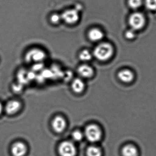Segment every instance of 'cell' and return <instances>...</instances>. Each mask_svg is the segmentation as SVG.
I'll return each instance as SVG.
<instances>
[{"label":"cell","mask_w":156,"mask_h":156,"mask_svg":"<svg viewBox=\"0 0 156 156\" xmlns=\"http://www.w3.org/2000/svg\"><path fill=\"white\" fill-rule=\"evenodd\" d=\"M77 72L79 75L86 78H90L94 74L93 68L86 64H83L78 66Z\"/></svg>","instance_id":"cell-9"},{"label":"cell","mask_w":156,"mask_h":156,"mask_svg":"<svg viewBox=\"0 0 156 156\" xmlns=\"http://www.w3.org/2000/svg\"><path fill=\"white\" fill-rule=\"evenodd\" d=\"M85 136L90 142H96L101 139L102 132L100 128L96 124H90L86 127Z\"/></svg>","instance_id":"cell-4"},{"label":"cell","mask_w":156,"mask_h":156,"mask_svg":"<svg viewBox=\"0 0 156 156\" xmlns=\"http://www.w3.org/2000/svg\"><path fill=\"white\" fill-rule=\"evenodd\" d=\"M72 138L76 141H80L83 139V135L81 131L76 130L72 133Z\"/></svg>","instance_id":"cell-20"},{"label":"cell","mask_w":156,"mask_h":156,"mask_svg":"<svg viewBox=\"0 0 156 156\" xmlns=\"http://www.w3.org/2000/svg\"><path fill=\"white\" fill-rule=\"evenodd\" d=\"M21 108V104L20 101L12 100L8 102L5 107V109L9 115H12L19 112Z\"/></svg>","instance_id":"cell-10"},{"label":"cell","mask_w":156,"mask_h":156,"mask_svg":"<svg viewBox=\"0 0 156 156\" xmlns=\"http://www.w3.org/2000/svg\"><path fill=\"white\" fill-rule=\"evenodd\" d=\"M47 58L45 50L39 47H33L29 49L25 54L24 58L27 63H43Z\"/></svg>","instance_id":"cell-1"},{"label":"cell","mask_w":156,"mask_h":156,"mask_svg":"<svg viewBox=\"0 0 156 156\" xmlns=\"http://www.w3.org/2000/svg\"><path fill=\"white\" fill-rule=\"evenodd\" d=\"M113 48L111 44L107 43L100 44L96 46L93 51V55L100 61H106L113 55Z\"/></svg>","instance_id":"cell-2"},{"label":"cell","mask_w":156,"mask_h":156,"mask_svg":"<svg viewBox=\"0 0 156 156\" xmlns=\"http://www.w3.org/2000/svg\"><path fill=\"white\" fill-rule=\"evenodd\" d=\"M129 22L132 30H138L143 28L146 23V20L143 14L140 12H135L129 17Z\"/></svg>","instance_id":"cell-5"},{"label":"cell","mask_w":156,"mask_h":156,"mask_svg":"<svg viewBox=\"0 0 156 156\" xmlns=\"http://www.w3.org/2000/svg\"><path fill=\"white\" fill-rule=\"evenodd\" d=\"M103 32L98 28H93L88 31L87 37L90 41L94 42L99 41L104 38Z\"/></svg>","instance_id":"cell-11"},{"label":"cell","mask_w":156,"mask_h":156,"mask_svg":"<svg viewBox=\"0 0 156 156\" xmlns=\"http://www.w3.org/2000/svg\"><path fill=\"white\" fill-rule=\"evenodd\" d=\"M61 16L62 22L68 26H75L80 21V12L75 8L65 10Z\"/></svg>","instance_id":"cell-3"},{"label":"cell","mask_w":156,"mask_h":156,"mask_svg":"<svg viewBox=\"0 0 156 156\" xmlns=\"http://www.w3.org/2000/svg\"><path fill=\"white\" fill-rule=\"evenodd\" d=\"M93 55V52H91L87 49H83L80 51L78 54V58L82 62H86L92 60Z\"/></svg>","instance_id":"cell-15"},{"label":"cell","mask_w":156,"mask_h":156,"mask_svg":"<svg viewBox=\"0 0 156 156\" xmlns=\"http://www.w3.org/2000/svg\"><path fill=\"white\" fill-rule=\"evenodd\" d=\"M87 156H102V151L96 146H90L87 148Z\"/></svg>","instance_id":"cell-16"},{"label":"cell","mask_w":156,"mask_h":156,"mask_svg":"<svg viewBox=\"0 0 156 156\" xmlns=\"http://www.w3.org/2000/svg\"><path fill=\"white\" fill-rule=\"evenodd\" d=\"M52 126L55 132L61 133L63 131L66 127V120L62 116H56L52 121Z\"/></svg>","instance_id":"cell-7"},{"label":"cell","mask_w":156,"mask_h":156,"mask_svg":"<svg viewBox=\"0 0 156 156\" xmlns=\"http://www.w3.org/2000/svg\"><path fill=\"white\" fill-rule=\"evenodd\" d=\"M145 5L149 10H156V0H145Z\"/></svg>","instance_id":"cell-19"},{"label":"cell","mask_w":156,"mask_h":156,"mask_svg":"<svg viewBox=\"0 0 156 156\" xmlns=\"http://www.w3.org/2000/svg\"><path fill=\"white\" fill-rule=\"evenodd\" d=\"M142 0H129L128 4L129 7L133 9H136L142 5Z\"/></svg>","instance_id":"cell-18"},{"label":"cell","mask_w":156,"mask_h":156,"mask_svg":"<svg viewBox=\"0 0 156 156\" xmlns=\"http://www.w3.org/2000/svg\"><path fill=\"white\" fill-rule=\"evenodd\" d=\"M72 89L76 93H81L85 88V83L80 78H76L73 81L72 84Z\"/></svg>","instance_id":"cell-14"},{"label":"cell","mask_w":156,"mask_h":156,"mask_svg":"<svg viewBox=\"0 0 156 156\" xmlns=\"http://www.w3.org/2000/svg\"><path fill=\"white\" fill-rule=\"evenodd\" d=\"M49 21L54 26L59 25L62 22L61 14L57 12L52 13L49 17Z\"/></svg>","instance_id":"cell-17"},{"label":"cell","mask_w":156,"mask_h":156,"mask_svg":"<svg viewBox=\"0 0 156 156\" xmlns=\"http://www.w3.org/2000/svg\"><path fill=\"white\" fill-rule=\"evenodd\" d=\"M11 151L13 156H24L27 151V146L23 142L18 141L12 145Z\"/></svg>","instance_id":"cell-8"},{"label":"cell","mask_w":156,"mask_h":156,"mask_svg":"<svg viewBox=\"0 0 156 156\" xmlns=\"http://www.w3.org/2000/svg\"><path fill=\"white\" fill-rule=\"evenodd\" d=\"M3 105H2V103L0 102V115H1L2 113V111H3Z\"/></svg>","instance_id":"cell-22"},{"label":"cell","mask_w":156,"mask_h":156,"mask_svg":"<svg viewBox=\"0 0 156 156\" xmlns=\"http://www.w3.org/2000/svg\"><path fill=\"white\" fill-rule=\"evenodd\" d=\"M126 38L127 39H129V40H131V39H134L136 36V33H135V31L134 30L131 29L129 30H128L126 32Z\"/></svg>","instance_id":"cell-21"},{"label":"cell","mask_w":156,"mask_h":156,"mask_svg":"<svg viewBox=\"0 0 156 156\" xmlns=\"http://www.w3.org/2000/svg\"><path fill=\"white\" fill-rule=\"evenodd\" d=\"M59 152L61 156H75L76 153V147L72 141L66 140L60 144Z\"/></svg>","instance_id":"cell-6"},{"label":"cell","mask_w":156,"mask_h":156,"mask_svg":"<svg viewBox=\"0 0 156 156\" xmlns=\"http://www.w3.org/2000/svg\"><path fill=\"white\" fill-rule=\"evenodd\" d=\"M119 78L120 81L125 83H129L132 82L134 78L133 73L128 69H125L120 71L118 74Z\"/></svg>","instance_id":"cell-12"},{"label":"cell","mask_w":156,"mask_h":156,"mask_svg":"<svg viewBox=\"0 0 156 156\" xmlns=\"http://www.w3.org/2000/svg\"><path fill=\"white\" fill-rule=\"evenodd\" d=\"M121 152L123 156H138V151L136 147L130 144L124 146Z\"/></svg>","instance_id":"cell-13"}]
</instances>
